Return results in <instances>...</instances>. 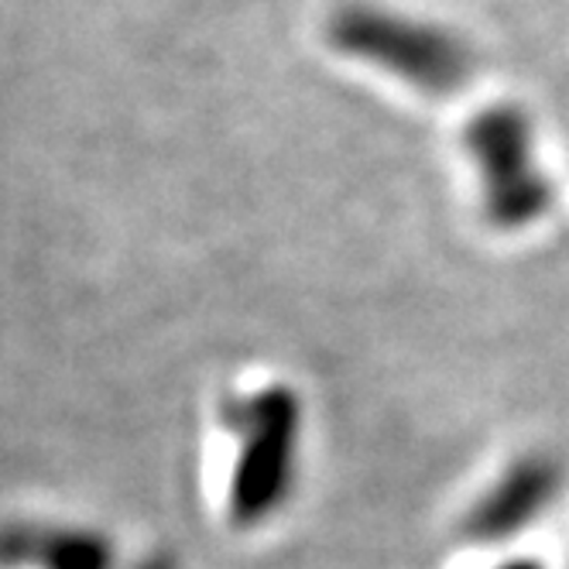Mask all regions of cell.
<instances>
[{
    "mask_svg": "<svg viewBox=\"0 0 569 569\" xmlns=\"http://www.w3.org/2000/svg\"><path fill=\"white\" fill-rule=\"evenodd\" d=\"M227 442L223 518L251 536L292 508L306 460V398L284 378L227 388L217 401Z\"/></svg>",
    "mask_w": 569,
    "mask_h": 569,
    "instance_id": "6da1fadb",
    "label": "cell"
},
{
    "mask_svg": "<svg viewBox=\"0 0 569 569\" xmlns=\"http://www.w3.org/2000/svg\"><path fill=\"white\" fill-rule=\"evenodd\" d=\"M327 38L340 56L375 66L429 100L460 93L477 72V56L460 31L363 0L330 14Z\"/></svg>",
    "mask_w": 569,
    "mask_h": 569,
    "instance_id": "7a4b0ae2",
    "label": "cell"
},
{
    "mask_svg": "<svg viewBox=\"0 0 569 569\" xmlns=\"http://www.w3.org/2000/svg\"><path fill=\"white\" fill-rule=\"evenodd\" d=\"M463 148L477 172L480 217L498 233H521L556 207V189L536 158L532 120L518 103H495L470 117Z\"/></svg>",
    "mask_w": 569,
    "mask_h": 569,
    "instance_id": "3957f363",
    "label": "cell"
},
{
    "mask_svg": "<svg viewBox=\"0 0 569 569\" xmlns=\"http://www.w3.org/2000/svg\"><path fill=\"white\" fill-rule=\"evenodd\" d=\"M566 495V463L552 450H521L487 477L457 518V539L498 552L539 528Z\"/></svg>",
    "mask_w": 569,
    "mask_h": 569,
    "instance_id": "277c9868",
    "label": "cell"
},
{
    "mask_svg": "<svg viewBox=\"0 0 569 569\" xmlns=\"http://www.w3.org/2000/svg\"><path fill=\"white\" fill-rule=\"evenodd\" d=\"M0 566L11 569H124L110 532L79 521L21 518L0 528Z\"/></svg>",
    "mask_w": 569,
    "mask_h": 569,
    "instance_id": "5b68a950",
    "label": "cell"
},
{
    "mask_svg": "<svg viewBox=\"0 0 569 569\" xmlns=\"http://www.w3.org/2000/svg\"><path fill=\"white\" fill-rule=\"evenodd\" d=\"M124 569H182V562L169 546H154L144 556H138L134 562H128Z\"/></svg>",
    "mask_w": 569,
    "mask_h": 569,
    "instance_id": "8992f818",
    "label": "cell"
},
{
    "mask_svg": "<svg viewBox=\"0 0 569 569\" xmlns=\"http://www.w3.org/2000/svg\"><path fill=\"white\" fill-rule=\"evenodd\" d=\"M487 569H549V566L542 559H532V556H501Z\"/></svg>",
    "mask_w": 569,
    "mask_h": 569,
    "instance_id": "52a82bcc",
    "label": "cell"
}]
</instances>
